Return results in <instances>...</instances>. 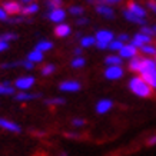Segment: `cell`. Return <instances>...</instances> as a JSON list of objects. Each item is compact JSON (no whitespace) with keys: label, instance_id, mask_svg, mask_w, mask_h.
I'll use <instances>...</instances> for the list:
<instances>
[{"label":"cell","instance_id":"obj_1","mask_svg":"<svg viewBox=\"0 0 156 156\" xmlns=\"http://www.w3.org/2000/svg\"><path fill=\"white\" fill-rule=\"evenodd\" d=\"M128 87L133 95L137 96V98H142V99L151 98L152 93H153V89H152L151 86L147 85L139 75L130 77V80H129V83H128Z\"/></svg>","mask_w":156,"mask_h":156},{"label":"cell","instance_id":"obj_2","mask_svg":"<svg viewBox=\"0 0 156 156\" xmlns=\"http://www.w3.org/2000/svg\"><path fill=\"white\" fill-rule=\"evenodd\" d=\"M36 83V77L34 76H19L16 80H14V87L19 89L20 92H27L34 86Z\"/></svg>","mask_w":156,"mask_h":156},{"label":"cell","instance_id":"obj_3","mask_svg":"<svg viewBox=\"0 0 156 156\" xmlns=\"http://www.w3.org/2000/svg\"><path fill=\"white\" fill-rule=\"evenodd\" d=\"M66 10L63 9V7H59V9H53V10H49L48 13H44V17L46 19H49L50 22H53V23H63L65 22V19H66Z\"/></svg>","mask_w":156,"mask_h":156},{"label":"cell","instance_id":"obj_4","mask_svg":"<svg viewBox=\"0 0 156 156\" xmlns=\"http://www.w3.org/2000/svg\"><path fill=\"white\" fill-rule=\"evenodd\" d=\"M123 75H125V70L122 66H108L103 72L105 79L108 80H119L123 77Z\"/></svg>","mask_w":156,"mask_h":156},{"label":"cell","instance_id":"obj_5","mask_svg":"<svg viewBox=\"0 0 156 156\" xmlns=\"http://www.w3.org/2000/svg\"><path fill=\"white\" fill-rule=\"evenodd\" d=\"M82 87V83L75 79H69V80H63L59 83V90L60 92H69V93H76L79 92Z\"/></svg>","mask_w":156,"mask_h":156},{"label":"cell","instance_id":"obj_6","mask_svg":"<svg viewBox=\"0 0 156 156\" xmlns=\"http://www.w3.org/2000/svg\"><path fill=\"white\" fill-rule=\"evenodd\" d=\"M95 10L96 13L100 14L103 19L106 20H113L115 17H116V14H115V10L110 7L109 5H106V3H100V5H96L95 6Z\"/></svg>","mask_w":156,"mask_h":156},{"label":"cell","instance_id":"obj_7","mask_svg":"<svg viewBox=\"0 0 156 156\" xmlns=\"http://www.w3.org/2000/svg\"><path fill=\"white\" fill-rule=\"evenodd\" d=\"M2 7L6 10V13L9 16H16V14H20V10H22V5L19 2H14V0H6L2 3Z\"/></svg>","mask_w":156,"mask_h":156},{"label":"cell","instance_id":"obj_8","mask_svg":"<svg viewBox=\"0 0 156 156\" xmlns=\"http://www.w3.org/2000/svg\"><path fill=\"white\" fill-rule=\"evenodd\" d=\"M0 128L12 133H22V126L20 125H17L16 122H12V120L5 119V118H0Z\"/></svg>","mask_w":156,"mask_h":156},{"label":"cell","instance_id":"obj_9","mask_svg":"<svg viewBox=\"0 0 156 156\" xmlns=\"http://www.w3.org/2000/svg\"><path fill=\"white\" fill-rule=\"evenodd\" d=\"M95 39L96 42H100V43H110L112 40L115 39V34L112 30H108V29H100V30H98L95 34Z\"/></svg>","mask_w":156,"mask_h":156},{"label":"cell","instance_id":"obj_10","mask_svg":"<svg viewBox=\"0 0 156 156\" xmlns=\"http://www.w3.org/2000/svg\"><path fill=\"white\" fill-rule=\"evenodd\" d=\"M129 43L132 44V46H135L136 49L139 48H142L143 44H147V43H152V37L151 36H146V34H143V33H136L135 36H133L132 40H129Z\"/></svg>","mask_w":156,"mask_h":156},{"label":"cell","instance_id":"obj_11","mask_svg":"<svg viewBox=\"0 0 156 156\" xmlns=\"http://www.w3.org/2000/svg\"><path fill=\"white\" fill-rule=\"evenodd\" d=\"M137 50H139V49L132 46L130 43H125L123 48L119 50V56L122 57V59H132V57L137 56Z\"/></svg>","mask_w":156,"mask_h":156},{"label":"cell","instance_id":"obj_12","mask_svg":"<svg viewBox=\"0 0 156 156\" xmlns=\"http://www.w3.org/2000/svg\"><path fill=\"white\" fill-rule=\"evenodd\" d=\"M113 108V100L110 99H100L96 103V112L98 115H106L109 110H112Z\"/></svg>","mask_w":156,"mask_h":156},{"label":"cell","instance_id":"obj_13","mask_svg":"<svg viewBox=\"0 0 156 156\" xmlns=\"http://www.w3.org/2000/svg\"><path fill=\"white\" fill-rule=\"evenodd\" d=\"M42 93H29V92H16V95L13 96V99L16 102H29V100L40 99Z\"/></svg>","mask_w":156,"mask_h":156},{"label":"cell","instance_id":"obj_14","mask_svg":"<svg viewBox=\"0 0 156 156\" xmlns=\"http://www.w3.org/2000/svg\"><path fill=\"white\" fill-rule=\"evenodd\" d=\"M126 9L129 10V12H132L133 14H136V16H139V17H142V19H146L147 16V10L143 7L142 5H139V3H136V2H130L128 5V7Z\"/></svg>","mask_w":156,"mask_h":156},{"label":"cell","instance_id":"obj_15","mask_svg":"<svg viewBox=\"0 0 156 156\" xmlns=\"http://www.w3.org/2000/svg\"><path fill=\"white\" fill-rule=\"evenodd\" d=\"M55 34H56L57 37H67V36H70L72 34L70 24H67V23L56 24V27H55Z\"/></svg>","mask_w":156,"mask_h":156},{"label":"cell","instance_id":"obj_16","mask_svg":"<svg viewBox=\"0 0 156 156\" xmlns=\"http://www.w3.org/2000/svg\"><path fill=\"white\" fill-rule=\"evenodd\" d=\"M123 17L130 22V23H136V24H140V26H145L146 24V19H142V17H139L136 14H133L132 12H129L128 9L123 10Z\"/></svg>","mask_w":156,"mask_h":156},{"label":"cell","instance_id":"obj_17","mask_svg":"<svg viewBox=\"0 0 156 156\" xmlns=\"http://www.w3.org/2000/svg\"><path fill=\"white\" fill-rule=\"evenodd\" d=\"M39 5L37 3H27V5H24L22 6V10H20V14H23V16H32V14L34 13H37L39 12Z\"/></svg>","mask_w":156,"mask_h":156},{"label":"cell","instance_id":"obj_18","mask_svg":"<svg viewBox=\"0 0 156 156\" xmlns=\"http://www.w3.org/2000/svg\"><path fill=\"white\" fill-rule=\"evenodd\" d=\"M0 95L3 96H14L16 95V87L13 86V83L9 80H5L2 83V90H0Z\"/></svg>","mask_w":156,"mask_h":156},{"label":"cell","instance_id":"obj_19","mask_svg":"<svg viewBox=\"0 0 156 156\" xmlns=\"http://www.w3.org/2000/svg\"><path fill=\"white\" fill-rule=\"evenodd\" d=\"M140 65H142V57L135 56V57H132V59H129L128 67H129V70L133 72V73H139V70H140Z\"/></svg>","mask_w":156,"mask_h":156},{"label":"cell","instance_id":"obj_20","mask_svg":"<svg viewBox=\"0 0 156 156\" xmlns=\"http://www.w3.org/2000/svg\"><path fill=\"white\" fill-rule=\"evenodd\" d=\"M53 46H55V44H53V42H50V40H39V42L36 43L34 49L42 53H46V52H49V50H52Z\"/></svg>","mask_w":156,"mask_h":156},{"label":"cell","instance_id":"obj_21","mask_svg":"<svg viewBox=\"0 0 156 156\" xmlns=\"http://www.w3.org/2000/svg\"><path fill=\"white\" fill-rule=\"evenodd\" d=\"M27 60H30L32 63H42L43 62V59H44V53H42V52H39V50H36V49H33L32 52L27 55V57H26Z\"/></svg>","mask_w":156,"mask_h":156},{"label":"cell","instance_id":"obj_22","mask_svg":"<svg viewBox=\"0 0 156 156\" xmlns=\"http://www.w3.org/2000/svg\"><path fill=\"white\" fill-rule=\"evenodd\" d=\"M139 50L142 52V55H145V57H153L156 56V46L152 43L143 44L142 48H139Z\"/></svg>","mask_w":156,"mask_h":156},{"label":"cell","instance_id":"obj_23","mask_svg":"<svg viewBox=\"0 0 156 156\" xmlns=\"http://www.w3.org/2000/svg\"><path fill=\"white\" fill-rule=\"evenodd\" d=\"M140 77L146 82L147 85L151 86L152 89L156 90V69H155V70H152V72H149V73H146V75L140 76Z\"/></svg>","mask_w":156,"mask_h":156},{"label":"cell","instance_id":"obj_24","mask_svg":"<svg viewBox=\"0 0 156 156\" xmlns=\"http://www.w3.org/2000/svg\"><path fill=\"white\" fill-rule=\"evenodd\" d=\"M123 59L120 56H116V55H109L106 59H105V65L106 66H122Z\"/></svg>","mask_w":156,"mask_h":156},{"label":"cell","instance_id":"obj_25","mask_svg":"<svg viewBox=\"0 0 156 156\" xmlns=\"http://www.w3.org/2000/svg\"><path fill=\"white\" fill-rule=\"evenodd\" d=\"M95 43H96L95 36H82V37L79 39V44H80L82 49L92 48V46H95Z\"/></svg>","mask_w":156,"mask_h":156},{"label":"cell","instance_id":"obj_26","mask_svg":"<svg viewBox=\"0 0 156 156\" xmlns=\"http://www.w3.org/2000/svg\"><path fill=\"white\" fill-rule=\"evenodd\" d=\"M23 22H26V23H32L33 20L32 19H27L26 16H23V14H16V16H9V19H7V23H23Z\"/></svg>","mask_w":156,"mask_h":156},{"label":"cell","instance_id":"obj_27","mask_svg":"<svg viewBox=\"0 0 156 156\" xmlns=\"http://www.w3.org/2000/svg\"><path fill=\"white\" fill-rule=\"evenodd\" d=\"M17 39H19V36L16 33H13V32H6V33L0 34V40L6 43H10V42H13V40H17Z\"/></svg>","mask_w":156,"mask_h":156},{"label":"cell","instance_id":"obj_28","mask_svg":"<svg viewBox=\"0 0 156 156\" xmlns=\"http://www.w3.org/2000/svg\"><path fill=\"white\" fill-rule=\"evenodd\" d=\"M67 12L72 14V16H76V17H80V16H83V13H85V9L82 7V6H70L69 9H67Z\"/></svg>","mask_w":156,"mask_h":156},{"label":"cell","instance_id":"obj_29","mask_svg":"<svg viewBox=\"0 0 156 156\" xmlns=\"http://www.w3.org/2000/svg\"><path fill=\"white\" fill-rule=\"evenodd\" d=\"M85 65H86V60H85V57H82V56L75 57V59L70 62V66L73 67V69H82Z\"/></svg>","mask_w":156,"mask_h":156},{"label":"cell","instance_id":"obj_30","mask_svg":"<svg viewBox=\"0 0 156 156\" xmlns=\"http://www.w3.org/2000/svg\"><path fill=\"white\" fill-rule=\"evenodd\" d=\"M123 44H125V43L119 42L118 39H113V40H112V42L109 43L108 49H109V50H112V52H119V50H120V49L123 48Z\"/></svg>","mask_w":156,"mask_h":156},{"label":"cell","instance_id":"obj_31","mask_svg":"<svg viewBox=\"0 0 156 156\" xmlns=\"http://www.w3.org/2000/svg\"><path fill=\"white\" fill-rule=\"evenodd\" d=\"M55 70H56V66L52 65V63H49V65H44V66L42 67L40 73H42V76H50L55 73Z\"/></svg>","mask_w":156,"mask_h":156},{"label":"cell","instance_id":"obj_32","mask_svg":"<svg viewBox=\"0 0 156 156\" xmlns=\"http://www.w3.org/2000/svg\"><path fill=\"white\" fill-rule=\"evenodd\" d=\"M62 5H63V0H46V7L49 10L59 9V7H62Z\"/></svg>","mask_w":156,"mask_h":156},{"label":"cell","instance_id":"obj_33","mask_svg":"<svg viewBox=\"0 0 156 156\" xmlns=\"http://www.w3.org/2000/svg\"><path fill=\"white\" fill-rule=\"evenodd\" d=\"M44 103L46 105H56V106H59V105L66 103V99H65V98H50V99L44 100Z\"/></svg>","mask_w":156,"mask_h":156},{"label":"cell","instance_id":"obj_34","mask_svg":"<svg viewBox=\"0 0 156 156\" xmlns=\"http://www.w3.org/2000/svg\"><path fill=\"white\" fill-rule=\"evenodd\" d=\"M72 125H73L75 128H82V126L86 125V120L82 118H75V119H72Z\"/></svg>","mask_w":156,"mask_h":156},{"label":"cell","instance_id":"obj_35","mask_svg":"<svg viewBox=\"0 0 156 156\" xmlns=\"http://www.w3.org/2000/svg\"><path fill=\"white\" fill-rule=\"evenodd\" d=\"M140 33L146 34V36H151V37H153V36H155V33H153V30H152V27H151V26H146V24L140 27Z\"/></svg>","mask_w":156,"mask_h":156},{"label":"cell","instance_id":"obj_36","mask_svg":"<svg viewBox=\"0 0 156 156\" xmlns=\"http://www.w3.org/2000/svg\"><path fill=\"white\" fill-rule=\"evenodd\" d=\"M22 67L26 69V70H32L34 67V63H32V62L27 60V59H23V60H22Z\"/></svg>","mask_w":156,"mask_h":156},{"label":"cell","instance_id":"obj_37","mask_svg":"<svg viewBox=\"0 0 156 156\" xmlns=\"http://www.w3.org/2000/svg\"><path fill=\"white\" fill-rule=\"evenodd\" d=\"M146 7L151 10L153 14H156V0H147Z\"/></svg>","mask_w":156,"mask_h":156},{"label":"cell","instance_id":"obj_38","mask_svg":"<svg viewBox=\"0 0 156 156\" xmlns=\"http://www.w3.org/2000/svg\"><path fill=\"white\" fill-rule=\"evenodd\" d=\"M119 40V42H122V43H129V40H130V37H129V34L128 33H120L118 34V37H116Z\"/></svg>","mask_w":156,"mask_h":156},{"label":"cell","instance_id":"obj_39","mask_svg":"<svg viewBox=\"0 0 156 156\" xmlns=\"http://www.w3.org/2000/svg\"><path fill=\"white\" fill-rule=\"evenodd\" d=\"M87 23H89V19H87V17L80 16V17L76 19V24H77V26H85V24H87Z\"/></svg>","mask_w":156,"mask_h":156},{"label":"cell","instance_id":"obj_40","mask_svg":"<svg viewBox=\"0 0 156 156\" xmlns=\"http://www.w3.org/2000/svg\"><path fill=\"white\" fill-rule=\"evenodd\" d=\"M7 19H9V14L6 13L3 7H0V22H7Z\"/></svg>","mask_w":156,"mask_h":156},{"label":"cell","instance_id":"obj_41","mask_svg":"<svg viewBox=\"0 0 156 156\" xmlns=\"http://www.w3.org/2000/svg\"><path fill=\"white\" fill-rule=\"evenodd\" d=\"M146 145H147V146H155V145H156V135H153V136H151L149 139H147Z\"/></svg>","mask_w":156,"mask_h":156},{"label":"cell","instance_id":"obj_42","mask_svg":"<svg viewBox=\"0 0 156 156\" xmlns=\"http://www.w3.org/2000/svg\"><path fill=\"white\" fill-rule=\"evenodd\" d=\"M95 46H96L98 49H99V50H105V49H108L109 44H108V43H100V42H96V43H95Z\"/></svg>","mask_w":156,"mask_h":156},{"label":"cell","instance_id":"obj_43","mask_svg":"<svg viewBox=\"0 0 156 156\" xmlns=\"http://www.w3.org/2000/svg\"><path fill=\"white\" fill-rule=\"evenodd\" d=\"M7 49H9V43L2 42V40H0V53H2V52H6Z\"/></svg>","mask_w":156,"mask_h":156},{"label":"cell","instance_id":"obj_44","mask_svg":"<svg viewBox=\"0 0 156 156\" xmlns=\"http://www.w3.org/2000/svg\"><path fill=\"white\" fill-rule=\"evenodd\" d=\"M30 132L33 133V135H36L37 137H43L44 135H46V132H43V130H33V129H32Z\"/></svg>","mask_w":156,"mask_h":156},{"label":"cell","instance_id":"obj_45","mask_svg":"<svg viewBox=\"0 0 156 156\" xmlns=\"http://www.w3.org/2000/svg\"><path fill=\"white\" fill-rule=\"evenodd\" d=\"M65 135H66V137H69V139H79V137L82 136L79 133H65Z\"/></svg>","mask_w":156,"mask_h":156},{"label":"cell","instance_id":"obj_46","mask_svg":"<svg viewBox=\"0 0 156 156\" xmlns=\"http://www.w3.org/2000/svg\"><path fill=\"white\" fill-rule=\"evenodd\" d=\"M82 53H83V49L79 46V48H76V49H73V55H75L76 57L77 56H82Z\"/></svg>","mask_w":156,"mask_h":156},{"label":"cell","instance_id":"obj_47","mask_svg":"<svg viewBox=\"0 0 156 156\" xmlns=\"http://www.w3.org/2000/svg\"><path fill=\"white\" fill-rule=\"evenodd\" d=\"M102 2H103V3H106V5H118V3H120V2H122V0H102Z\"/></svg>","mask_w":156,"mask_h":156},{"label":"cell","instance_id":"obj_48","mask_svg":"<svg viewBox=\"0 0 156 156\" xmlns=\"http://www.w3.org/2000/svg\"><path fill=\"white\" fill-rule=\"evenodd\" d=\"M20 2H22L23 5H27V3H33L34 0H20Z\"/></svg>","mask_w":156,"mask_h":156},{"label":"cell","instance_id":"obj_49","mask_svg":"<svg viewBox=\"0 0 156 156\" xmlns=\"http://www.w3.org/2000/svg\"><path fill=\"white\" fill-rule=\"evenodd\" d=\"M75 37H76V39H77V40H79V39H80V37H82V33H80V32H77V33H76V34H75Z\"/></svg>","mask_w":156,"mask_h":156},{"label":"cell","instance_id":"obj_50","mask_svg":"<svg viewBox=\"0 0 156 156\" xmlns=\"http://www.w3.org/2000/svg\"><path fill=\"white\" fill-rule=\"evenodd\" d=\"M152 30H153V33H155V36H156V24L155 26H152Z\"/></svg>","mask_w":156,"mask_h":156},{"label":"cell","instance_id":"obj_51","mask_svg":"<svg viewBox=\"0 0 156 156\" xmlns=\"http://www.w3.org/2000/svg\"><path fill=\"white\" fill-rule=\"evenodd\" d=\"M57 156H67V153H66V152H62L60 155H57Z\"/></svg>","mask_w":156,"mask_h":156},{"label":"cell","instance_id":"obj_52","mask_svg":"<svg viewBox=\"0 0 156 156\" xmlns=\"http://www.w3.org/2000/svg\"><path fill=\"white\" fill-rule=\"evenodd\" d=\"M0 90H2V85H0Z\"/></svg>","mask_w":156,"mask_h":156},{"label":"cell","instance_id":"obj_53","mask_svg":"<svg viewBox=\"0 0 156 156\" xmlns=\"http://www.w3.org/2000/svg\"><path fill=\"white\" fill-rule=\"evenodd\" d=\"M155 62H156V56H155Z\"/></svg>","mask_w":156,"mask_h":156}]
</instances>
